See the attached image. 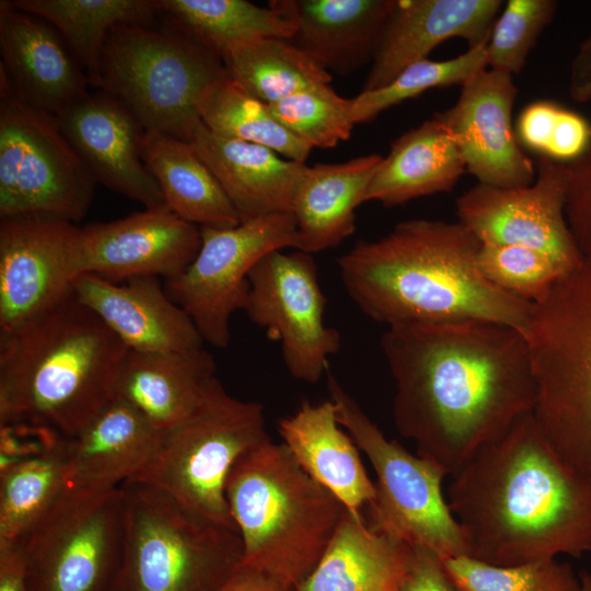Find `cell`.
I'll return each instance as SVG.
<instances>
[{
	"instance_id": "cell-1",
	"label": "cell",
	"mask_w": 591,
	"mask_h": 591,
	"mask_svg": "<svg viewBox=\"0 0 591 591\" xmlns=\"http://www.w3.org/2000/svg\"><path fill=\"white\" fill-rule=\"evenodd\" d=\"M381 348L395 383L397 431L451 476L532 413L535 382L524 335L484 322L387 326Z\"/></svg>"
},
{
	"instance_id": "cell-2",
	"label": "cell",
	"mask_w": 591,
	"mask_h": 591,
	"mask_svg": "<svg viewBox=\"0 0 591 591\" xmlns=\"http://www.w3.org/2000/svg\"><path fill=\"white\" fill-rule=\"evenodd\" d=\"M447 500L476 560L514 566L591 552V484L532 413L451 475Z\"/></svg>"
},
{
	"instance_id": "cell-3",
	"label": "cell",
	"mask_w": 591,
	"mask_h": 591,
	"mask_svg": "<svg viewBox=\"0 0 591 591\" xmlns=\"http://www.w3.org/2000/svg\"><path fill=\"white\" fill-rule=\"evenodd\" d=\"M479 247L459 221L414 219L381 239L358 242L337 264L350 299L378 323L484 321L524 335L533 303L483 275Z\"/></svg>"
},
{
	"instance_id": "cell-4",
	"label": "cell",
	"mask_w": 591,
	"mask_h": 591,
	"mask_svg": "<svg viewBox=\"0 0 591 591\" xmlns=\"http://www.w3.org/2000/svg\"><path fill=\"white\" fill-rule=\"evenodd\" d=\"M128 350L74 296L0 334V424L74 436L114 397Z\"/></svg>"
},
{
	"instance_id": "cell-5",
	"label": "cell",
	"mask_w": 591,
	"mask_h": 591,
	"mask_svg": "<svg viewBox=\"0 0 591 591\" xmlns=\"http://www.w3.org/2000/svg\"><path fill=\"white\" fill-rule=\"evenodd\" d=\"M225 498L242 541L240 567L293 588L316 566L347 509L270 438L234 463Z\"/></svg>"
},
{
	"instance_id": "cell-6",
	"label": "cell",
	"mask_w": 591,
	"mask_h": 591,
	"mask_svg": "<svg viewBox=\"0 0 591 591\" xmlns=\"http://www.w3.org/2000/svg\"><path fill=\"white\" fill-rule=\"evenodd\" d=\"M535 382L532 415L557 455L591 484V262L533 304L524 333Z\"/></svg>"
},
{
	"instance_id": "cell-7",
	"label": "cell",
	"mask_w": 591,
	"mask_h": 591,
	"mask_svg": "<svg viewBox=\"0 0 591 591\" xmlns=\"http://www.w3.org/2000/svg\"><path fill=\"white\" fill-rule=\"evenodd\" d=\"M119 491L124 547L112 591H219L240 568L237 531L144 483L126 482Z\"/></svg>"
},
{
	"instance_id": "cell-8",
	"label": "cell",
	"mask_w": 591,
	"mask_h": 591,
	"mask_svg": "<svg viewBox=\"0 0 591 591\" xmlns=\"http://www.w3.org/2000/svg\"><path fill=\"white\" fill-rule=\"evenodd\" d=\"M228 73L221 57L172 24H121L108 34L90 84L120 102L144 131L188 141L201 92Z\"/></svg>"
},
{
	"instance_id": "cell-9",
	"label": "cell",
	"mask_w": 591,
	"mask_h": 591,
	"mask_svg": "<svg viewBox=\"0 0 591 591\" xmlns=\"http://www.w3.org/2000/svg\"><path fill=\"white\" fill-rule=\"evenodd\" d=\"M267 438L262 404L233 397L215 375L195 409L163 431L150 463L128 482L151 485L188 511L237 531L225 482L237 459Z\"/></svg>"
},
{
	"instance_id": "cell-10",
	"label": "cell",
	"mask_w": 591,
	"mask_h": 591,
	"mask_svg": "<svg viewBox=\"0 0 591 591\" xmlns=\"http://www.w3.org/2000/svg\"><path fill=\"white\" fill-rule=\"evenodd\" d=\"M325 375L339 424L367 455L376 475L369 526L409 546L428 548L442 558L467 556L463 532L442 491L449 473L389 440L344 390L329 367Z\"/></svg>"
},
{
	"instance_id": "cell-11",
	"label": "cell",
	"mask_w": 591,
	"mask_h": 591,
	"mask_svg": "<svg viewBox=\"0 0 591 591\" xmlns=\"http://www.w3.org/2000/svg\"><path fill=\"white\" fill-rule=\"evenodd\" d=\"M96 181L54 114L25 102L0 67V218L48 216L78 222Z\"/></svg>"
},
{
	"instance_id": "cell-12",
	"label": "cell",
	"mask_w": 591,
	"mask_h": 591,
	"mask_svg": "<svg viewBox=\"0 0 591 591\" xmlns=\"http://www.w3.org/2000/svg\"><path fill=\"white\" fill-rule=\"evenodd\" d=\"M16 544L30 591H112L124 547L119 487L67 486L54 508Z\"/></svg>"
},
{
	"instance_id": "cell-13",
	"label": "cell",
	"mask_w": 591,
	"mask_h": 591,
	"mask_svg": "<svg viewBox=\"0 0 591 591\" xmlns=\"http://www.w3.org/2000/svg\"><path fill=\"white\" fill-rule=\"evenodd\" d=\"M201 243L194 260L166 279L169 297L193 320L205 343L224 349L230 318L243 310L251 269L276 250H298L297 222L291 212H278L235 227L200 228Z\"/></svg>"
},
{
	"instance_id": "cell-14",
	"label": "cell",
	"mask_w": 591,
	"mask_h": 591,
	"mask_svg": "<svg viewBox=\"0 0 591 591\" xmlns=\"http://www.w3.org/2000/svg\"><path fill=\"white\" fill-rule=\"evenodd\" d=\"M243 311L267 336L278 340L289 373L316 383L328 368V357L341 345L339 332L324 322L326 299L312 254L276 250L248 274Z\"/></svg>"
},
{
	"instance_id": "cell-15",
	"label": "cell",
	"mask_w": 591,
	"mask_h": 591,
	"mask_svg": "<svg viewBox=\"0 0 591 591\" xmlns=\"http://www.w3.org/2000/svg\"><path fill=\"white\" fill-rule=\"evenodd\" d=\"M535 169L529 186L471 187L456 199L459 222L480 243L528 247L571 270L584 258L565 215L566 163L541 155Z\"/></svg>"
},
{
	"instance_id": "cell-16",
	"label": "cell",
	"mask_w": 591,
	"mask_h": 591,
	"mask_svg": "<svg viewBox=\"0 0 591 591\" xmlns=\"http://www.w3.org/2000/svg\"><path fill=\"white\" fill-rule=\"evenodd\" d=\"M80 275V227L48 216L1 218L0 334L72 297Z\"/></svg>"
},
{
	"instance_id": "cell-17",
	"label": "cell",
	"mask_w": 591,
	"mask_h": 591,
	"mask_svg": "<svg viewBox=\"0 0 591 591\" xmlns=\"http://www.w3.org/2000/svg\"><path fill=\"white\" fill-rule=\"evenodd\" d=\"M461 86L455 104L434 115L452 132L466 172L484 185H531L535 162L523 152L511 121L518 93L512 76L485 68Z\"/></svg>"
},
{
	"instance_id": "cell-18",
	"label": "cell",
	"mask_w": 591,
	"mask_h": 591,
	"mask_svg": "<svg viewBox=\"0 0 591 591\" xmlns=\"http://www.w3.org/2000/svg\"><path fill=\"white\" fill-rule=\"evenodd\" d=\"M200 228L167 208L144 209L108 222L80 228L81 275L112 282L138 276L165 280L181 274L196 257Z\"/></svg>"
},
{
	"instance_id": "cell-19",
	"label": "cell",
	"mask_w": 591,
	"mask_h": 591,
	"mask_svg": "<svg viewBox=\"0 0 591 591\" xmlns=\"http://www.w3.org/2000/svg\"><path fill=\"white\" fill-rule=\"evenodd\" d=\"M55 116L97 184L146 209L167 208L142 158L144 129L120 102L88 93Z\"/></svg>"
},
{
	"instance_id": "cell-20",
	"label": "cell",
	"mask_w": 591,
	"mask_h": 591,
	"mask_svg": "<svg viewBox=\"0 0 591 591\" xmlns=\"http://www.w3.org/2000/svg\"><path fill=\"white\" fill-rule=\"evenodd\" d=\"M73 296L129 350L187 354L204 348L193 320L169 297L159 277L138 276L118 283L83 274L74 280Z\"/></svg>"
},
{
	"instance_id": "cell-21",
	"label": "cell",
	"mask_w": 591,
	"mask_h": 591,
	"mask_svg": "<svg viewBox=\"0 0 591 591\" xmlns=\"http://www.w3.org/2000/svg\"><path fill=\"white\" fill-rule=\"evenodd\" d=\"M500 0H397L362 91L382 88L441 43L459 37L468 48L487 45Z\"/></svg>"
},
{
	"instance_id": "cell-22",
	"label": "cell",
	"mask_w": 591,
	"mask_h": 591,
	"mask_svg": "<svg viewBox=\"0 0 591 591\" xmlns=\"http://www.w3.org/2000/svg\"><path fill=\"white\" fill-rule=\"evenodd\" d=\"M0 67L28 104L57 115L88 94L89 78L47 21L0 1Z\"/></svg>"
},
{
	"instance_id": "cell-23",
	"label": "cell",
	"mask_w": 591,
	"mask_h": 591,
	"mask_svg": "<svg viewBox=\"0 0 591 591\" xmlns=\"http://www.w3.org/2000/svg\"><path fill=\"white\" fill-rule=\"evenodd\" d=\"M162 434L137 408L114 396L79 432L67 438V486L118 488L146 468Z\"/></svg>"
},
{
	"instance_id": "cell-24",
	"label": "cell",
	"mask_w": 591,
	"mask_h": 591,
	"mask_svg": "<svg viewBox=\"0 0 591 591\" xmlns=\"http://www.w3.org/2000/svg\"><path fill=\"white\" fill-rule=\"evenodd\" d=\"M397 0H273L296 25L294 45L331 74L348 76L372 62Z\"/></svg>"
},
{
	"instance_id": "cell-25",
	"label": "cell",
	"mask_w": 591,
	"mask_h": 591,
	"mask_svg": "<svg viewBox=\"0 0 591 591\" xmlns=\"http://www.w3.org/2000/svg\"><path fill=\"white\" fill-rule=\"evenodd\" d=\"M188 142L220 183L240 222L291 212L305 163L281 158L257 143L217 135L202 123Z\"/></svg>"
},
{
	"instance_id": "cell-26",
	"label": "cell",
	"mask_w": 591,
	"mask_h": 591,
	"mask_svg": "<svg viewBox=\"0 0 591 591\" xmlns=\"http://www.w3.org/2000/svg\"><path fill=\"white\" fill-rule=\"evenodd\" d=\"M338 421L335 403L303 401L294 414L278 421L282 443L299 465L335 495L352 513L376 496L359 455V448Z\"/></svg>"
},
{
	"instance_id": "cell-27",
	"label": "cell",
	"mask_w": 591,
	"mask_h": 591,
	"mask_svg": "<svg viewBox=\"0 0 591 591\" xmlns=\"http://www.w3.org/2000/svg\"><path fill=\"white\" fill-rule=\"evenodd\" d=\"M382 158L372 153L338 163L306 165L291 209L298 229V251L322 252L354 233L355 211L363 204Z\"/></svg>"
},
{
	"instance_id": "cell-28",
	"label": "cell",
	"mask_w": 591,
	"mask_h": 591,
	"mask_svg": "<svg viewBox=\"0 0 591 591\" xmlns=\"http://www.w3.org/2000/svg\"><path fill=\"white\" fill-rule=\"evenodd\" d=\"M215 373V359L205 348L187 354L128 350L114 396L165 431L195 409Z\"/></svg>"
},
{
	"instance_id": "cell-29",
	"label": "cell",
	"mask_w": 591,
	"mask_h": 591,
	"mask_svg": "<svg viewBox=\"0 0 591 591\" xmlns=\"http://www.w3.org/2000/svg\"><path fill=\"white\" fill-rule=\"evenodd\" d=\"M412 546L346 509L321 559L294 591H399Z\"/></svg>"
},
{
	"instance_id": "cell-30",
	"label": "cell",
	"mask_w": 591,
	"mask_h": 591,
	"mask_svg": "<svg viewBox=\"0 0 591 591\" xmlns=\"http://www.w3.org/2000/svg\"><path fill=\"white\" fill-rule=\"evenodd\" d=\"M466 172L450 129L436 115L396 138L376 169L363 202L385 207L450 192Z\"/></svg>"
},
{
	"instance_id": "cell-31",
	"label": "cell",
	"mask_w": 591,
	"mask_h": 591,
	"mask_svg": "<svg viewBox=\"0 0 591 591\" xmlns=\"http://www.w3.org/2000/svg\"><path fill=\"white\" fill-rule=\"evenodd\" d=\"M141 148L169 210L199 228L224 229L241 223L220 183L188 141L144 131Z\"/></svg>"
},
{
	"instance_id": "cell-32",
	"label": "cell",
	"mask_w": 591,
	"mask_h": 591,
	"mask_svg": "<svg viewBox=\"0 0 591 591\" xmlns=\"http://www.w3.org/2000/svg\"><path fill=\"white\" fill-rule=\"evenodd\" d=\"M160 13L219 56L246 43L292 39L294 23L271 4L245 0H155Z\"/></svg>"
},
{
	"instance_id": "cell-33",
	"label": "cell",
	"mask_w": 591,
	"mask_h": 591,
	"mask_svg": "<svg viewBox=\"0 0 591 591\" xmlns=\"http://www.w3.org/2000/svg\"><path fill=\"white\" fill-rule=\"evenodd\" d=\"M15 9L47 21L61 35L84 69L96 76L109 32L121 24L153 22L155 0H8Z\"/></svg>"
},
{
	"instance_id": "cell-34",
	"label": "cell",
	"mask_w": 591,
	"mask_h": 591,
	"mask_svg": "<svg viewBox=\"0 0 591 591\" xmlns=\"http://www.w3.org/2000/svg\"><path fill=\"white\" fill-rule=\"evenodd\" d=\"M220 57L229 78L266 104L332 82L315 58L288 39L241 44Z\"/></svg>"
},
{
	"instance_id": "cell-35",
	"label": "cell",
	"mask_w": 591,
	"mask_h": 591,
	"mask_svg": "<svg viewBox=\"0 0 591 591\" xmlns=\"http://www.w3.org/2000/svg\"><path fill=\"white\" fill-rule=\"evenodd\" d=\"M197 112L212 132L267 147L288 160L305 163L312 150L276 119L268 104L251 95L229 76L201 92Z\"/></svg>"
},
{
	"instance_id": "cell-36",
	"label": "cell",
	"mask_w": 591,
	"mask_h": 591,
	"mask_svg": "<svg viewBox=\"0 0 591 591\" xmlns=\"http://www.w3.org/2000/svg\"><path fill=\"white\" fill-rule=\"evenodd\" d=\"M66 440L54 452L0 470V542H19L62 496Z\"/></svg>"
},
{
	"instance_id": "cell-37",
	"label": "cell",
	"mask_w": 591,
	"mask_h": 591,
	"mask_svg": "<svg viewBox=\"0 0 591 591\" xmlns=\"http://www.w3.org/2000/svg\"><path fill=\"white\" fill-rule=\"evenodd\" d=\"M487 68L486 45L467 48L462 55L449 60L424 59L403 70L389 84L370 91H361L352 100V117L356 124L368 123L380 113L433 88L462 85L478 71Z\"/></svg>"
},
{
	"instance_id": "cell-38",
	"label": "cell",
	"mask_w": 591,
	"mask_h": 591,
	"mask_svg": "<svg viewBox=\"0 0 591 591\" xmlns=\"http://www.w3.org/2000/svg\"><path fill=\"white\" fill-rule=\"evenodd\" d=\"M276 119L309 148H334L349 139L352 100L329 84L314 86L268 104Z\"/></svg>"
},
{
	"instance_id": "cell-39",
	"label": "cell",
	"mask_w": 591,
	"mask_h": 591,
	"mask_svg": "<svg viewBox=\"0 0 591 591\" xmlns=\"http://www.w3.org/2000/svg\"><path fill=\"white\" fill-rule=\"evenodd\" d=\"M462 591H582L570 564L556 558L495 566L468 556L443 558Z\"/></svg>"
},
{
	"instance_id": "cell-40",
	"label": "cell",
	"mask_w": 591,
	"mask_h": 591,
	"mask_svg": "<svg viewBox=\"0 0 591 591\" xmlns=\"http://www.w3.org/2000/svg\"><path fill=\"white\" fill-rule=\"evenodd\" d=\"M477 264L497 288L533 304L569 271L547 255L518 245L480 243Z\"/></svg>"
},
{
	"instance_id": "cell-41",
	"label": "cell",
	"mask_w": 591,
	"mask_h": 591,
	"mask_svg": "<svg viewBox=\"0 0 591 591\" xmlns=\"http://www.w3.org/2000/svg\"><path fill=\"white\" fill-rule=\"evenodd\" d=\"M556 8L554 0H509L486 45L487 67L511 76L520 73Z\"/></svg>"
},
{
	"instance_id": "cell-42",
	"label": "cell",
	"mask_w": 591,
	"mask_h": 591,
	"mask_svg": "<svg viewBox=\"0 0 591 591\" xmlns=\"http://www.w3.org/2000/svg\"><path fill=\"white\" fill-rule=\"evenodd\" d=\"M566 169V220L581 255L591 262V142Z\"/></svg>"
},
{
	"instance_id": "cell-43",
	"label": "cell",
	"mask_w": 591,
	"mask_h": 591,
	"mask_svg": "<svg viewBox=\"0 0 591 591\" xmlns=\"http://www.w3.org/2000/svg\"><path fill=\"white\" fill-rule=\"evenodd\" d=\"M65 440L60 433L43 425L24 421L0 424V470L54 452Z\"/></svg>"
},
{
	"instance_id": "cell-44",
	"label": "cell",
	"mask_w": 591,
	"mask_h": 591,
	"mask_svg": "<svg viewBox=\"0 0 591 591\" xmlns=\"http://www.w3.org/2000/svg\"><path fill=\"white\" fill-rule=\"evenodd\" d=\"M399 591H462L434 552L412 546L408 566Z\"/></svg>"
},
{
	"instance_id": "cell-45",
	"label": "cell",
	"mask_w": 591,
	"mask_h": 591,
	"mask_svg": "<svg viewBox=\"0 0 591 591\" xmlns=\"http://www.w3.org/2000/svg\"><path fill=\"white\" fill-rule=\"evenodd\" d=\"M561 107L549 101L529 104L520 114L518 137L528 148L545 155Z\"/></svg>"
},
{
	"instance_id": "cell-46",
	"label": "cell",
	"mask_w": 591,
	"mask_h": 591,
	"mask_svg": "<svg viewBox=\"0 0 591 591\" xmlns=\"http://www.w3.org/2000/svg\"><path fill=\"white\" fill-rule=\"evenodd\" d=\"M590 142L591 126L578 114L561 107L545 155L567 163L581 155Z\"/></svg>"
},
{
	"instance_id": "cell-47",
	"label": "cell",
	"mask_w": 591,
	"mask_h": 591,
	"mask_svg": "<svg viewBox=\"0 0 591 591\" xmlns=\"http://www.w3.org/2000/svg\"><path fill=\"white\" fill-rule=\"evenodd\" d=\"M0 591H30L24 558L16 543L0 542Z\"/></svg>"
},
{
	"instance_id": "cell-48",
	"label": "cell",
	"mask_w": 591,
	"mask_h": 591,
	"mask_svg": "<svg viewBox=\"0 0 591 591\" xmlns=\"http://www.w3.org/2000/svg\"><path fill=\"white\" fill-rule=\"evenodd\" d=\"M569 93L578 103L591 100V32L572 62Z\"/></svg>"
},
{
	"instance_id": "cell-49",
	"label": "cell",
	"mask_w": 591,
	"mask_h": 591,
	"mask_svg": "<svg viewBox=\"0 0 591 591\" xmlns=\"http://www.w3.org/2000/svg\"><path fill=\"white\" fill-rule=\"evenodd\" d=\"M219 591H294V588L260 571L240 567Z\"/></svg>"
},
{
	"instance_id": "cell-50",
	"label": "cell",
	"mask_w": 591,
	"mask_h": 591,
	"mask_svg": "<svg viewBox=\"0 0 591 591\" xmlns=\"http://www.w3.org/2000/svg\"><path fill=\"white\" fill-rule=\"evenodd\" d=\"M579 578L582 591H591V573L581 571Z\"/></svg>"
}]
</instances>
